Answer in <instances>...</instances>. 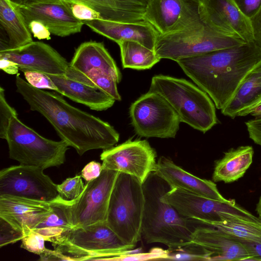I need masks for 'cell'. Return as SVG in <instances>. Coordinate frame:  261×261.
<instances>
[{
    "instance_id": "cell-28",
    "label": "cell",
    "mask_w": 261,
    "mask_h": 261,
    "mask_svg": "<svg viewBox=\"0 0 261 261\" xmlns=\"http://www.w3.org/2000/svg\"><path fill=\"white\" fill-rule=\"evenodd\" d=\"M261 96V64L254 69L240 86L221 113L232 119L241 111L251 107Z\"/></svg>"
},
{
    "instance_id": "cell-25",
    "label": "cell",
    "mask_w": 261,
    "mask_h": 261,
    "mask_svg": "<svg viewBox=\"0 0 261 261\" xmlns=\"http://www.w3.org/2000/svg\"><path fill=\"white\" fill-rule=\"evenodd\" d=\"M254 151L251 146L231 148L216 161L212 179L214 182L230 183L244 176L252 162Z\"/></svg>"
},
{
    "instance_id": "cell-3",
    "label": "cell",
    "mask_w": 261,
    "mask_h": 261,
    "mask_svg": "<svg viewBox=\"0 0 261 261\" xmlns=\"http://www.w3.org/2000/svg\"><path fill=\"white\" fill-rule=\"evenodd\" d=\"M145 198L141 237L147 244L161 243L170 250L184 249L192 245L196 227L203 224L181 215L171 204L162 199L171 186L155 172L142 184Z\"/></svg>"
},
{
    "instance_id": "cell-4",
    "label": "cell",
    "mask_w": 261,
    "mask_h": 261,
    "mask_svg": "<svg viewBox=\"0 0 261 261\" xmlns=\"http://www.w3.org/2000/svg\"><path fill=\"white\" fill-rule=\"evenodd\" d=\"M149 91L161 95L180 120L206 133L217 124L216 107L208 94L184 79L162 74L152 77Z\"/></svg>"
},
{
    "instance_id": "cell-29",
    "label": "cell",
    "mask_w": 261,
    "mask_h": 261,
    "mask_svg": "<svg viewBox=\"0 0 261 261\" xmlns=\"http://www.w3.org/2000/svg\"><path fill=\"white\" fill-rule=\"evenodd\" d=\"M222 221L212 226L240 240L261 244V221H251L229 213L222 214Z\"/></svg>"
},
{
    "instance_id": "cell-26",
    "label": "cell",
    "mask_w": 261,
    "mask_h": 261,
    "mask_svg": "<svg viewBox=\"0 0 261 261\" xmlns=\"http://www.w3.org/2000/svg\"><path fill=\"white\" fill-rule=\"evenodd\" d=\"M73 201L63 199L59 195L50 202L52 211L32 230L42 235L51 244L73 226L71 206Z\"/></svg>"
},
{
    "instance_id": "cell-33",
    "label": "cell",
    "mask_w": 261,
    "mask_h": 261,
    "mask_svg": "<svg viewBox=\"0 0 261 261\" xmlns=\"http://www.w3.org/2000/svg\"><path fill=\"white\" fill-rule=\"evenodd\" d=\"M15 109L7 102L5 95V90L0 87V137L6 139L7 132L11 118L17 117Z\"/></svg>"
},
{
    "instance_id": "cell-21",
    "label": "cell",
    "mask_w": 261,
    "mask_h": 261,
    "mask_svg": "<svg viewBox=\"0 0 261 261\" xmlns=\"http://www.w3.org/2000/svg\"><path fill=\"white\" fill-rule=\"evenodd\" d=\"M155 173L171 188H177L208 198L227 201L219 192L214 181L199 178L162 156L157 161Z\"/></svg>"
},
{
    "instance_id": "cell-31",
    "label": "cell",
    "mask_w": 261,
    "mask_h": 261,
    "mask_svg": "<svg viewBox=\"0 0 261 261\" xmlns=\"http://www.w3.org/2000/svg\"><path fill=\"white\" fill-rule=\"evenodd\" d=\"M64 76L97 88L109 95L115 100L120 101L121 99L117 89L116 80L101 69H92L82 73L69 66Z\"/></svg>"
},
{
    "instance_id": "cell-48",
    "label": "cell",
    "mask_w": 261,
    "mask_h": 261,
    "mask_svg": "<svg viewBox=\"0 0 261 261\" xmlns=\"http://www.w3.org/2000/svg\"><path fill=\"white\" fill-rule=\"evenodd\" d=\"M127 1L146 7L148 0H127Z\"/></svg>"
},
{
    "instance_id": "cell-13",
    "label": "cell",
    "mask_w": 261,
    "mask_h": 261,
    "mask_svg": "<svg viewBox=\"0 0 261 261\" xmlns=\"http://www.w3.org/2000/svg\"><path fill=\"white\" fill-rule=\"evenodd\" d=\"M119 172L102 169L99 177L85 185L71 206L73 227L106 221L111 195Z\"/></svg>"
},
{
    "instance_id": "cell-40",
    "label": "cell",
    "mask_w": 261,
    "mask_h": 261,
    "mask_svg": "<svg viewBox=\"0 0 261 261\" xmlns=\"http://www.w3.org/2000/svg\"><path fill=\"white\" fill-rule=\"evenodd\" d=\"M102 170V165L98 162L91 161L85 166L81 175L87 182L90 181L99 177Z\"/></svg>"
},
{
    "instance_id": "cell-12",
    "label": "cell",
    "mask_w": 261,
    "mask_h": 261,
    "mask_svg": "<svg viewBox=\"0 0 261 261\" xmlns=\"http://www.w3.org/2000/svg\"><path fill=\"white\" fill-rule=\"evenodd\" d=\"M42 168L19 164L0 171V195H8L50 202L58 195L57 184Z\"/></svg>"
},
{
    "instance_id": "cell-36",
    "label": "cell",
    "mask_w": 261,
    "mask_h": 261,
    "mask_svg": "<svg viewBox=\"0 0 261 261\" xmlns=\"http://www.w3.org/2000/svg\"><path fill=\"white\" fill-rule=\"evenodd\" d=\"M27 82L39 89H49L57 91V88L47 74L30 70L22 71Z\"/></svg>"
},
{
    "instance_id": "cell-47",
    "label": "cell",
    "mask_w": 261,
    "mask_h": 261,
    "mask_svg": "<svg viewBox=\"0 0 261 261\" xmlns=\"http://www.w3.org/2000/svg\"><path fill=\"white\" fill-rule=\"evenodd\" d=\"M256 211L258 216V218L261 220V196H260L258 201L256 204Z\"/></svg>"
},
{
    "instance_id": "cell-15",
    "label": "cell",
    "mask_w": 261,
    "mask_h": 261,
    "mask_svg": "<svg viewBox=\"0 0 261 261\" xmlns=\"http://www.w3.org/2000/svg\"><path fill=\"white\" fill-rule=\"evenodd\" d=\"M144 19L160 35L181 31L202 20L199 0H148Z\"/></svg>"
},
{
    "instance_id": "cell-32",
    "label": "cell",
    "mask_w": 261,
    "mask_h": 261,
    "mask_svg": "<svg viewBox=\"0 0 261 261\" xmlns=\"http://www.w3.org/2000/svg\"><path fill=\"white\" fill-rule=\"evenodd\" d=\"M81 175H76L66 178L61 184L57 185L59 195L67 201L76 200L84 190L85 185Z\"/></svg>"
},
{
    "instance_id": "cell-11",
    "label": "cell",
    "mask_w": 261,
    "mask_h": 261,
    "mask_svg": "<svg viewBox=\"0 0 261 261\" xmlns=\"http://www.w3.org/2000/svg\"><path fill=\"white\" fill-rule=\"evenodd\" d=\"M190 247L198 260H254L252 250L244 241L205 224L196 227Z\"/></svg>"
},
{
    "instance_id": "cell-44",
    "label": "cell",
    "mask_w": 261,
    "mask_h": 261,
    "mask_svg": "<svg viewBox=\"0 0 261 261\" xmlns=\"http://www.w3.org/2000/svg\"><path fill=\"white\" fill-rule=\"evenodd\" d=\"M0 68L9 74H16L19 70L18 64L15 62L3 58H0Z\"/></svg>"
},
{
    "instance_id": "cell-19",
    "label": "cell",
    "mask_w": 261,
    "mask_h": 261,
    "mask_svg": "<svg viewBox=\"0 0 261 261\" xmlns=\"http://www.w3.org/2000/svg\"><path fill=\"white\" fill-rule=\"evenodd\" d=\"M52 211L50 202L0 195V218L27 234Z\"/></svg>"
},
{
    "instance_id": "cell-45",
    "label": "cell",
    "mask_w": 261,
    "mask_h": 261,
    "mask_svg": "<svg viewBox=\"0 0 261 261\" xmlns=\"http://www.w3.org/2000/svg\"><path fill=\"white\" fill-rule=\"evenodd\" d=\"M261 104V96L255 102L254 104H253L249 108L243 110L239 112L237 115L238 116H247L251 113V111L255 108L257 106Z\"/></svg>"
},
{
    "instance_id": "cell-17",
    "label": "cell",
    "mask_w": 261,
    "mask_h": 261,
    "mask_svg": "<svg viewBox=\"0 0 261 261\" xmlns=\"http://www.w3.org/2000/svg\"><path fill=\"white\" fill-rule=\"evenodd\" d=\"M0 58L18 64L19 70L54 75H65L69 63L49 45L32 41L18 48L0 51Z\"/></svg>"
},
{
    "instance_id": "cell-1",
    "label": "cell",
    "mask_w": 261,
    "mask_h": 261,
    "mask_svg": "<svg viewBox=\"0 0 261 261\" xmlns=\"http://www.w3.org/2000/svg\"><path fill=\"white\" fill-rule=\"evenodd\" d=\"M16 92L32 111L41 114L62 140L80 155L93 149H107L118 143L119 134L107 122L68 103L63 97L31 86L16 75Z\"/></svg>"
},
{
    "instance_id": "cell-18",
    "label": "cell",
    "mask_w": 261,
    "mask_h": 261,
    "mask_svg": "<svg viewBox=\"0 0 261 261\" xmlns=\"http://www.w3.org/2000/svg\"><path fill=\"white\" fill-rule=\"evenodd\" d=\"M19 5L27 25L32 21H40L56 36L63 37L80 33L84 24L59 2L25 0Z\"/></svg>"
},
{
    "instance_id": "cell-30",
    "label": "cell",
    "mask_w": 261,
    "mask_h": 261,
    "mask_svg": "<svg viewBox=\"0 0 261 261\" xmlns=\"http://www.w3.org/2000/svg\"><path fill=\"white\" fill-rule=\"evenodd\" d=\"M118 44L124 68L148 69L152 67L161 60L154 50L138 42L123 41Z\"/></svg>"
},
{
    "instance_id": "cell-5",
    "label": "cell",
    "mask_w": 261,
    "mask_h": 261,
    "mask_svg": "<svg viewBox=\"0 0 261 261\" xmlns=\"http://www.w3.org/2000/svg\"><path fill=\"white\" fill-rule=\"evenodd\" d=\"M52 245L67 260H115L130 253L134 248L125 243L106 221L73 227Z\"/></svg>"
},
{
    "instance_id": "cell-34",
    "label": "cell",
    "mask_w": 261,
    "mask_h": 261,
    "mask_svg": "<svg viewBox=\"0 0 261 261\" xmlns=\"http://www.w3.org/2000/svg\"><path fill=\"white\" fill-rule=\"evenodd\" d=\"M26 235L24 232L12 226L2 218H0V247L21 241Z\"/></svg>"
},
{
    "instance_id": "cell-24",
    "label": "cell",
    "mask_w": 261,
    "mask_h": 261,
    "mask_svg": "<svg viewBox=\"0 0 261 261\" xmlns=\"http://www.w3.org/2000/svg\"><path fill=\"white\" fill-rule=\"evenodd\" d=\"M0 22L8 36L0 51L19 47L33 41L31 31L18 3L11 0H0Z\"/></svg>"
},
{
    "instance_id": "cell-37",
    "label": "cell",
    "mask_w": 261,
    "mask_h": 261,
    "mask_svg": "<svg viewBox=\"0 0 261 261\" xmlns=\"http://www.w3.org/2000/svg\"><path fill=\"white\" fill-rule=\"evenodd\" d=\"M169 251L162 248H152L149 252L139 253H129L117 257L115 260H143L150 259H170Z\"/></svg>"
},
{
    "instance_id": "cell-20",
    "label": "cell",
    "mask_w": 261,
    "mask_h": 261,
    "mask_svg": "<svg viewBox=\"0 0 261 261\" xmlns=\"http://www.w3.org/2000/svg\"><path fill=\"white\" fill-rule=\"evenodd\" d=\"M83 21L93 31L117 44L123 41H134L152 50L160 35L156 29L145 20L122 22L99 19Z\"/></svg>"
},
{
    "instance_id": "cell-42",
    "label": "cell",
    "mask_w": 261,
    "mask_h": 261,
    "mask_svg": "<svg viewBox=\"0 0 261 261\" xmlns=\"http://www.w3.org/2000/svg\"><path fill=\"white\" fill-rule=\"evenodd\" d=\"M254 42L261 48V7L250 19Z\"/></svg>"
},
{
    "instance_id": "cell-14",
    "label": "cell",
    "mask_w": 261,
    "mask_h": 261,
    "mask_svg": "<svg viewBox=\"0 0 261 261\" xmlns=\"http://www.w3.org/2000/svg\"><path fill=\"white\" fill-rule=\"evenodd\" d=\"M156 153L146 140H128L103 150L100 158L102 169H108L134 176L142 184L155 171Z\"/></svg>"
},
{
    "instance_id": "cell-10",
    "label": "cell",
    "mask_w": 261,
    "mask_h": 261,
    "mask_svg": "<svg viewBox=\"0 0 261 261\" xmlns=\"http://www.w3.org/2000/svg\"><path fill=\"white\" fill-rule=\"evenodd\" d=\"M162 199L172 205L183 216L207 225L212 226L221 222L223 213H231L251 221H261L237 204L234 199L217 200L177 188H171Z\"/></svg>"
},
{
    "instance_id": "cell-38",
    "label": "cell",
    "mask_w": 261,
    "mask_h": 261,
    "mask_svg": "<svg viewBox=\"0 0 261 261\" xmlns=\"http://www.w3.org/2000/svg\"><path fill=\"white\" fill-rule=\"evenodd\" d=\"M242 13L249 19L261 7V0H233Z\"/></svg>"
},
{
    "instance_id": "cell-41",
    "label": "cell",
    "mask_w": 261,
    "mask_h": 261,
    "mask_svg": "<svg viewBox=\"0 0 261 261\" xmlns=\"http://www.w3.org/2000/svg\"><path fill=\"white\" fill-rule=\"evenodd\" d=\"M29 30L33 34V36L39 40L50 39V32L48 28L42 22L38 21H32L28 25Z\"/></svg>"
},
{
    "instance_id": "cell-35",
    "label": "cell",
    "mask_w": 261,
    "mask_h": 261,
    "mask_svg": "<svg viewBox=\"0 0 261 261\" xmlns=\"http://www.w3.org/2000/svg\"><path fill=\"white\" fill-rule=\"evenodd\" d=\"M45 242L46 240L42 235L32 230L22 238L20 247L39 255L46 249Z\"/></svg>"
},
{
    "instance_id": "cell-22",
    "label": "cell",
    "mask_w": 261,
    "mask_h": 261,
    "mask_svg": "<svg viewBox=\"0 0 261 261\" xmlns=\"http://www.w3.org/2000/svg\"><path fill=\"white\" fill-rule=\"evenodd\" d=\"M69 66L82 73L92 69H99L112 75L119 83L121 74L103 42L88 41L76 49Z\"/></svg>"
},
{
    "instance_id": "cell-9",
    "label": "cell",
    "mask_w": 261,
    "mask_h": 261,
    "mask_svg": "<svg viewBox=\"0 0 261 261\" xmlns=\"http://www.w3.org/2000/svg\"><path fill=\"white\" fill-rule=\"evenodd\" d=\"M129 115L136 134L146 138H174L180 122L169 103L160 94L149 91L132 103Z\"/></svg>"
},
{
    "instance_id": "cell-16",
    "label": "cell",
    "mask_w": 261,
    "mask_h": 261,
    "mask_svg": "<svg viewBox=\"0 0 261 261\" xmlns=\"http://www.w3.org/2000/svg\"><path fill=\"white\" fill-rule=\"evenodd\" d=\"M200 14L206 24L226 36L254 42L250 19L233 0H199Z\"/></svg>"
},
{
    "instance_id": "cell-43",
    "label": "cell",
    "mask_w": 261,
    "mask_h": 261,
    "mask_svg": "<svg viewBox=\"0 0 261 261\" xmlns=\"http://www.w3.org/2000/svg\"><path fill=\"white\" fill-rule=\"evenodd\" d=\"M39 260H67L66 257L57 250L46 249L40 255Z\"/></svg>"
},
{
    "instance_id": "cell-7",
    "label": "cell",
    "mask_w": 261,
    "mask_h": 261,
    "mask_svg": "<svg viewBox=\"0 0 261 261\" xmlns=\"http://www.w3.org/2000/svg\"><path fill=\"white\" fill-rule=\"evenodd\" d=\"M5 140L10 159L43 170L63 164L69 146L62 140L56 141L43 137L16 116L10 120Z\"/></svg>"
},
{
    "instance_id": "cell-8",
    "label": "cell",
    "mask_w": 261,
    "mask_h": 261,
    "mask_svg": "<svg viewBox=\"0 0 261 261\" xmlns=\"http://www.w3.org/2000/svg\"><path fill=\"white\" fill-rule=\"evenodd\" d=\"M241 39L224 35L202 20L181 31L159 35L154 52L160 59L178 60L245 43Z\"/></svg>"
},
{
    "instance_id": "cell-27",
    "label": "cell",
    "mask_w": 261,
    "mask_h": 261,
    "mask_svg": "<svg viewBox=\"0 0 261 261\" xmlns=\"http://www.w3.org/2000/svg\"><path fill=\"white\" fill-rule=\"evenodd\" d=\"M82 2L99 13L103 19L122 22L144 21L145 6L127 0H71Z\"/></svg>"
},
{
    "instance_id": "cell-2",
    "label": "cell",
    "mask_w": 261,
    "mask_h": 261,
    "mask_svg": "<svg viewBox=\"0 0 261 261\" xmlns=\"http://www.w3.org/2000/svg\"><path fill=\"white\" fill-rule=\"evenodd\" d=\"M185 73L206 92L219 110L233 98L249 74L261 64L255 42L185 58L176 61Z\"/></svg>"
},
{
    "instance_id": "cell-6",
    "label": "cell",
    "mask_w": 261,
    "mask_h": 261,
    "mask_svg": "<svg viewBox=\"0 0 261 261\" xmlns=\"http://www.w3.org/2000/svg\"><path fill=\"white\" fill-rule=\"evenodd\" d=\"M145 198L142 183L119 172L108 206L106 222L127 244L135 247L141 239Z\"/></svg>"
},
{
    "instance_id": "cell-23",
    "label": "cell",
    "mask_w": 261,
    "mask_h": 261,
    "mask_svg": "<svg viewBox=\"0 0 261 261\" xmlns=\"http://www.w3.org/2000/svg\"><path fill=\"white\" fill-rule=\"evenodd\" d=\"M47 75L56 86V92L91 110H106L112 107L115 101L109 95L97 88L64 75Z\"/></svg>"
},
{
    "instance_id": "cell-46",
    "label": "cell",
    "mask_w": 261,
    "mask_h": 261,
    "mask_svg": "<svg viewBox=\"0 0 261 261\" xmlns=\"http://www.w3.org/2000/svg\"><path fill=\"white\" fill-rule=\"evenodd\" d=\"M255 118H261V104L257 106L250 113Z\"/></svg>"
},
{
    "instance_id": "cell-39",
    "label": "cell",
    "mask_w": 261,
    "mask_h": 261,
    "mask_svg": "<svg viewBox=\"0 0 261 261\" xmlns=\"http://www.w3.org/2000/svg\"><path fill=\"white\" fill-rule=\"evenodd\" d=\"M249 137L255 144L261 146V118H254L245 122Z\"/></svg>"
}]
</instances>
